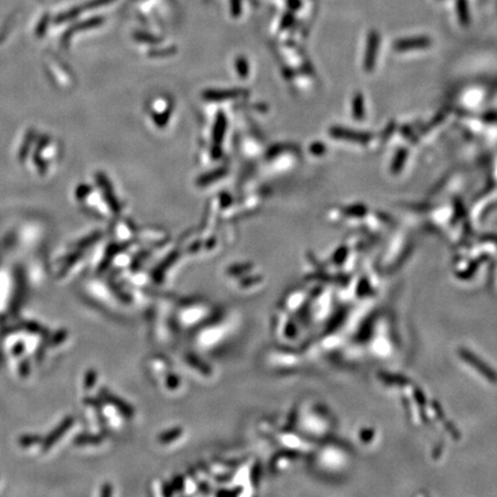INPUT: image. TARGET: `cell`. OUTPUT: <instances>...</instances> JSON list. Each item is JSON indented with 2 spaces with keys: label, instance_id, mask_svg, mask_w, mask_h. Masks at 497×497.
<instances>
[{
  "label": "cell",
  "instance_id": "obj_2",
  "mask_svg": "<svg viewBox=\"0 0 497 497\" xmlns=\"http://www.w3.org/2000/svg\"><path fill=\"white\" fill-rule=\"evenodd\" d=\"M70 425H71V419H67L66 421H63L60 426L58 427L57 431H54L52 434L47 437V440H45V442L43 443V450H46V449H49L51 445H52L55 441H57L59 437H60L63 433H65L67 429L70 427Z\"/></svg>",
  "mask_w": 497,
  "mask_h": 497
},
{
  "label": "cell",
  "instance_id": "obj_1",
  "mask_svg": "<svg viewBox=\"0 0 497 497\" xmlns=\"http://www.w3.org/2000/svg\"><path fill=\"white\" fill-rule=\"evenodd\" d=\"M177 313V321L182 327H192L193 325L200 324V320L206 319V312L209 311L208 306L203 305L201 302H190L183 303Z\"/></svg>",
  "mask_w": 497,
  "mask_h": 497
}]
</instances>
